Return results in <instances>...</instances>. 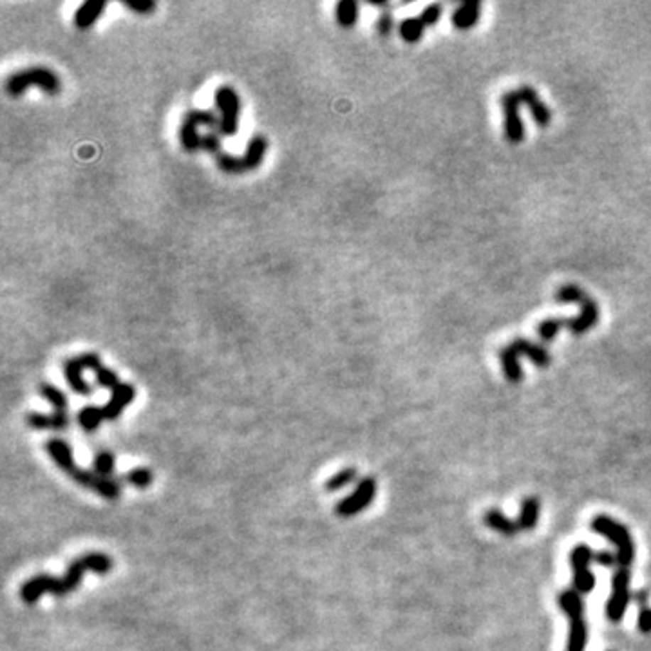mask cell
Here are the masks:
<instances>
[{
	"label": "cell",
	"instance_id": "cell-1",
	"mask_svg": "<svg viewBox=\"0 0 651 651\" xmlns=\"http://www.w3.org/2000/svg\"><path fill=\"white\" fill-rule=\"evenodd\" d=\"M112 570V559L104 552H91L85 556L78 557L76 561H72L69 564L68 572L62 577H53L40 574V576L31 577L29 581H26L20 588V597L22 601L28 604L36 603L44 593H53L56 597H65L71 592H75L76 588L80 586L84 574H109Z\"/></svg>",
	"mask_w": 651,
	"mask_h": 651
},
{
	"label": "cell",
	"instance_id": "cell-2",
	"mask_svg": "<svg viewBox=\"0 0 651 651\" xmlns=\"http://www.w3.org/2000/svg\"><path fill=\"white\" fill-rule=\"evenodd\" d=\"M559 606L564 615L570 619L566 651H584L588 642V628L584 620V603L581 593L576 590H566L559 593Z\"/></svg>",
	"mask_w": 651,
	"mask_h": 651
},
{
	"label": "cell",
	"instance_id": "cell-3",
	"mask_svg": "<svg viewBox=\"0 0 651 651\" xmlns=\"http://www.w3.org/2000/svg\"><path fill=\"white\" fill-rule=\"evenodd\" d=\"M592 530H596L604 539L612 541L615 544L619 566L628 568L633 563V559H635V543H633L630 530L624 524H620L613 517L596 516L592 520Z\"/></svg>",
	"mask_w": 651,
	"mask_h": 651
},
{
	"label": "cell",
	"instance_id": "cell-4",
	"mask_svg": "<svg viewBox=\"0 0 651 651\" xmlns=\"http://www.w3.org/2000/svg\"><path fill=\"white\" fill-rule=\"evenodd\" d=\"M31 85H36V87H40L51 96L58 95L60 89H62V82H60V78L51 69L29 68L24 69V71L13 72L8 78V82H6V91L11 96H20Z\"/></svg>",
	"mask_w": 651,
	"mask_h": 651
},
{
	"label": "cell",
	"instance_id": "cell-5",
	"mask_svg": "<svg viewBox=\"0 0 651 651\" xmlns=\"http://www.w3.org/2000/svg\"><path fill=\"white\" fill-rule=\"evenodd\" d=\"M268 141L264 136H254L248 144L247 152L237 158V156L221 154L217 156V167L227 174H242V172L255 171L264 159L267 154Z\"/></svg>",
	"mask_w": 651,
	"mask_h": 651
},
{
	"label": "cell",
	"instance_id": "cell-6",
	"mask_svg": "<svg viewBox=\"0 0 651 651\" xmlns=\"http://www.w3.org/2000/svg\"><path fill=\"white\" fill-rule=\"evenodd\" d=\"M215 107L219 109V134L234 136L239 127V112H241V98L237 91L230 85H221L214 95Z\"/></svg>",
	"mask_w": 651,
	"mask_h": 651
},
{
	"label": "cell",
	"instance_id": "cell-7",
	"mask_svg": "<svg viewBox=\"0 0 651 651\" xmlns=\"http://www.w3.org/2000/svg\"><path fill=\"white\" fill-rule=\"evenodd\" d=\"M102 365L104 364H102V360H99V357L96 353H84L80 355V357L69 358L64 364L65 380H68L69 387H71L76 394L89 397V394L92 393V385L84 378V371H96L98 367H102Z\"/></svg>",
	"mask_w": 651,
	"mask_h": 651
},
{
	"label": "cell",
	"instance_id": "cell-8",
	"mask_svg": "<svg viewBox=\"0 0 651 651\" xmlns=\"http://www.w3.org/2000/svg\"><path fill=\"white\" fill-rule=\"evenodd\" d=\"M199 125L208 129H219V118L212 111H190L185 114L179 139L187 152H198L201 149V136L198 134Z\"/></svg>",
	"mask_w": 651,
	"mask_h": 651
},
{
	"label": "cell",
	"instance_id": "cell-9",
	"mask_svg": "<svg viewBox=\"0 0 651 651\" xmlns=\"http://www.w3.org/2000/svg\"><path fill=\"white\" fill-rule=\"evenodd\" d=\"M377 488L378 485L375 478H362V481L357 485L353 494H350L348 497L338 501L337 508H335V514L340 517H353L357 516V514L364 512L365 508L373 503L375 496H377Z\"/></svg>",
	"mask_w": 651,
	"mask_h": 651
},
{
	"label": "cell",
	"instance_id": "cell-10",
	"mask_svg": "<svg viewBox=\"0 0 651 651\" xmlns=\"http://www.w3.org/2000/svg\"><path fill=\"white\" fill-rule=\"evenodd\" d=\"M593 550L588 544H577L570 554V563L574 570V590L581 596L590 593L596 588V576L590 570L593 561Z\"/></svg>",
	"mask_w": 651,
	"mask_h": 651
},
{
	"label": "cell",
	"instance_id": "cell-11",
	"mask_svg": "<svg viewBox=\"0 0 651 651\" xmlns=\"http://www.w3.org/2000/svg\"><path fill=\"white\" fill-rule=\"evenodd\" d=\"M630 570L619 566L612 579V597L606 603V617L612 623H619L626 615L628 604H630Z\"/></svg>",
	"mask_w": 651,
	"mask_h": 651
},
{
	"label": "cell",
	"instance_id": "cell-12",
	"mask_svg": "<svg viewBox=\"0 0 651 651\" xmlns=\"http://www.w3.org/2000/svg\"><path fill=\"white\" fill-rule=\"evenodd\" d=\"M521 96L517 91H507L501 96V107H503V124L505 138L510 144H521L524 139V124L520 114Z\"/></svg>",
	"mask_w": 651,
	"mask_h": 651
},
{
	"label": "cell",
	"instance_id": "cell-13",
	"mask_svg": "<svg viewBox=\"0 0 651 651\" xmlns=\"http://www.w3.org/2000/svg\"><path fill=\"white\" fill-rule=\"evenodd\" d=\"M68 476L71 478L72 481H76L78 485H82V487L89 488V490L96 493L98 496L105 497V500H118L119 493H122V485L116 480L99 476V474L96 473H89V470H82L78 465H76Z\"/></svg>",
	"mask_w": 651,
	"mask_h": 651
},
{
	"label": "cell",
	"instance_id": "cell-14",
	"mask_svg": "<svg viewBox=\"0 0 651 651\" xmlns=\"http://www.w3.org/2000/svg\"><path fill=\"white\" fill-rule=\"evenodd\" d=\"M581 313L574 318H564V328L572 331L574 335H583L599 322V306L592 297H586L579 304Z\"/></svg>",
	"mask_w": 651,
	"mask_h": 651
},
{
	"label": "cell",
	"instance_id": "cell-15",
	"mask_svg": "<svg viewBox=\"0 0 651 651\" xmlns=\"http://www.w3.org/2000/svg\"><path fill=\"white\" fill-rule=\"evenodd\" d=\"M517 92H520L521 96V104L530 111V116H532L534 122H536L539 127L550 125V122H552V111L544 105V102L541 99V96L537 95L536 89L530 87V85H521V87L517 89Z\"/></svg>",
	"mask_w": 651,
	"mask_h": 651
},
{
	"label": "cell",
	"instance_id": "cell-16",
	"mask_svg": "<svg viewBox=\"0 0 651 651\" xmlns=\"http://www.w3.org/2000/svg\"><path fill=\"white\" fill-rule=\"evenodd\" d=\"M134 397H136L134 385L124 384V382H122L119 385H116L114 389L111 391V398H109V402L104 405L105 420H109V421L118 420V418L122 416V413H124L125 407H127V405L134 400Z\"/></svg>",
	"mask_w": 651,
	"mask_h": 651
},
{
	"label": "cell",
	"instance_id": "cell-17",
	"mask_svg": "<svg viewBox=\"0 0 651 651\" xmlns=\"http://www.w3.org/2000/svg\"><path fill=\"white\" fill-rule=\"evenodd\" d=\"M45 451H48L51 460L56 463V467H58L60 470H64L65 474H69L76 467L72 449L68 441L60 440V438H53V440H49L48 443H45Z\"/></svg>",
	"mask_w": 651,
	"mask_h": 651
},
{
	"label": "cell",
	"instance_id": "cell-18",
	"mask_svg": "<svg viewBox=\"0 0 651 651\" xmlns=\"http://www.w3.org/2000/svg\"><path fill=\"white\" fill-rule=\"evenodd\" d=\"M510 348H512L517 355H524V357L532 362L534 365H537V367H543L544 370V367H548V365L552 364V355L548 353L544 348H541V345L532 344L530 340H527V338H516V340L510 344Z\"/></svg>",
	"mask_w": 651,
	"mask_h": 651
},
{
	"label": "cell",
	"instance_id": "cell-19",
	"mask_svg": "<svg viewBox=\"0 0 651 651\" xmlns=\"http://www.w3.org/2000/svg\"><path fill=\"white\" fill-rule=\"evenodd\" d=\"M480 16L481 4L476 2V0H469V2H463V4L458 6V9L453 15V24L458 29H461V31H467V29L474 28L480 22Z\"/></svg>",
	"mask_w": 651,
	"mask_h": 651
},
{
	"label": "cell",
	"instance_id": "cell-20",
	"mask_svg": "<svg viewBox=\"0 0 651 651\" xmlns=\"http://www.w3.org/2000/svg\"><path fill=\"white\" fill-rule=\"evenodd\" d=\"M28 425L38 431H62L69 425L68 413H53V414H28Z\"/></svg>",
	"mask_w": 651,
	"mask_h": 651
},
{
	"label": "cell",
	"instance_id": "cell-21",
	"mask_svg": "<svg viewBox=\"0 0 651 651\" xmlns=\"http://www.w3.org/2000/svg\"><path fill=\"white\" fill-rule=\"evenodd\" d=\"M105 0H89L80 6L75 13V26L78 29H89L105 9Z\"/></svg>",
	"mask_w": 651,
	"mask_h": 651
},
{
	"label": "cell",
	"instance_id": "cell-22",
	"mask_svg": "<svg viewBox=\"0 0 651 651\" xmlns=\"http://www.w3.org/2000/svg\"><path fill=\"white\" fill-rule=\"evenodd\" d=\"M500 362L505 378H507L508 382L520 384V382L523 380V367H521L520 355L510 348V344L505 345L503 350L500 351Z\"/></svg>",
	"mask_w": 651,
	"mask_h": 651
},
{
	"label": "cell",
	"instance_id": "cell-23",
	"mask_svg": "<svg viewBox=\"0 0 651 651\" xmlns=\"http://www.w3.org/2000/svg\"><path fill=\"white\" fill-rule=\"evenodd\" d=\"M483 521L488 528H493V530H496V532H500L501 536L505 537H514L520 532L517 521H512L510 517H507L501 510H497V508L487 510Z\"/></svg>",
	"mask_w": 651,
	"mask_h": 651
},
{
	"label": "cell",
	"instance_id": "cell-24",
	"mask_svg": "<svg viewBox=\"0 0 651 651\" xmlns=\"http://www.w3.org/2000/svg\"><path fill=\"white\" fill-rule=\"evenodd\" d=\"M539 512H541L539 500L534 496L524 497V500L521 501L520 517H517V527H520V530H524V532H528V530H534L537 524V521H539Z\"/></svg>",
	"mask_w": 651,
	"mask_h": 651
},
{
	"label": "cell",
	"instance_id": "cell-25",
	"mask_svg": "<svg viewBox=\"0 0 651 651\" xmlns=\"http://www.w3.org/2000/svg\"><path fill=\"white\" fill-rule=\"evenodd\" d=\"M105 420L104 407L99 405H85L84 409L78 413V424L82 425V429L92 433L102 425V421Z\"/></svg>",
	"mask_w": 651,
	"mask_h": 651
},
{
	"label": "cell",
	"instance_id": "cell-26",
	"mask_svg": "<svg viewBox=\"0 0 651 651\" xmlns=\"http://www.w3.org/2000/svg\"><path fill=\"white\" fill-rule=\"evenodd\" d=\"M338 26L342 28H353L358 20V4L355 0H340L335 9Z\"/></svg>",
	"mask_w": 651,
	"mask_h": 651
},
{
	"label": "cell",
	"instance_id": "cell-27",
	"mask_svg": "<svg viewBox=\"0 0 651 651\" xmlns=\"http://www.w3.org/2000/svg\"><path fill=\"white\" fill-rule=\"evenodd\" d=\"M398 31H400V36L405 42L414 44V42L421 40V36H424L425 26L420 20V16H416V18H405L400 24V28H398Z\"/></svg>",
	"mask_w": 651,
	"mask_h": 651
},
{
	"label": "cell",
	"instance_id": "cell-28",
	"mask_svg": "<svg viewBox=\"0 0 651 651\" xmlns=\"http://www.w3.org/2000/svg\"><path fill=\"white\" fill-rule=\"evenodd\" d=\"M40 394L55 407V413H65V409H68V397L58 387L51 384H42L40 385Z\"/></svg>",
	"mask_w": 651,
	"mask_h": 651
},
{
	"label": "cell",
	"instance_id": "cell-29",
	"mask_svg": "<svg viewBox=\"0 0 651 651\" xmlns=\"http://www.w3.org/2000/svg\"><path fill=\"white\" fill-rule=\"evenodd\" d=\"M355 480H357V469L350 467V469L340 470V473H337L335 476H331L330 480L326 481V490H328V493H337L340 488L353 483Z\"/></svg>",
	"mask_w": 651,
	"mask_h": 651
},
{
	"label": "cell",
	"instance_id": "cell-30",
	"mask_svg": "<svg viewBox=\"0 0 651 651\" xmlns=\"http://www.w3.org/2000/svg\"><path fill=\"white\" fill-rule=\"evenodd\" d=\"M586 297L588 295L584 294L579 286H576V284H564V286H561L559 290L556 291V295H554V298H556L557 302H561V304H572V302L581 304Z\"/></svg>",
	"mask_w": 651,
	"mask_h": 651
},
{
	"label": "cell",
	"instance_id": "cell-31",
	"mask_svg": "<svg viewBox=\"0 0 651 651\" xmlns=\"http://www.w3.org/2000/svg\"><path fill=\"white\" fill-rule=\"evenodd\" d=\"M561 328H564V318H547L539 324L537 333H539L541 340L550 342L556 338V335L559 333Z\"/></svg>",
	"mask_w": 651,
	"mask_h": 651
},
{
	"label": "cell",
	"instance_id": "cell-32",
	"mask_svg": "<svg viewBox=\"0 0 651 651\" xmlns=\"http://www.w3.org/2000/svg\"><path fill=\"white\" fill-rule=\"evenodd\" d=\"M95 473L104 478H111V474L114 473V456L107 451L96 454L95 458Z\"/></svg>",
	"mask_w": 651,
	"mask_h": 651
},
{
	"label": "cell",
	"instance_id": "cell-33",
	"mask_svg": "<svg viewBox=\"0 0 651 651\" xmlns=\"http://www.w3.org/2000/svg\"><path fill=\"white\" fill-rule=\"evenodd\" d=\"M154 476L149 469H132L131 473L125 474V481L132 485L136 488H147L152 483Z\"/></svg>",
	"mask_w": 651,
	"mask_h": 651
},
{
	"label": "cell",
	"instance_id": "cell-34",
	"mask_svg": "<svg viewBox=\"0 0 651 651\" xmlns=\"http://www.w3.org/2000/svg\"><path fill=\"white\" fill-rule=\"evenodd\" d=\"M95 375H96V382H98V385H102V387H107V389H111V391L114 389L116 385L122 384L118 378V375H116L112 370H109V367H105V365L98 367V370L95 371Z\"/></svg>",
	"mask_w": 651,
	"mask_h": 651
},
{
	"label": "cell",
	"instance_id": "cell-35",
	"mask_svg": "<svg viewBox=\"0 0 651 651\" xmlns=\"http://www.w3.org/2000/svg\"><path fill=\"white\" fill-rule=\"evenodd\" d=\"M201 149L203 151L210 152V154L221 156V138L217 132H207L201 136Z\"/></svg>",
	"mask_w": 651,
	"mask_h": 651
},
{
	"label": "cell",
	"instance_id": "cell-36",
	"mask_svg": "<svg viewBox=\"0 0 651 651\" xmlns=\"http://www.w3.org/2000/svg\"><path fill=\"white\" fill-rule=\"evenodd\" d=\"M440 18H441V6L440 4L427 6V8H425L420 15V20L424 22L425 28H427V26L438 24V20Z\"/></svg>",
	"mask_w": 651,
	"mask_h": 651
},
{
	"label": "cell",
	"instance_id": "cell-37",
	"mask_svg": "<svg viewBox=\"0 0 651 651\" xmlns=\"http://www.w3.org/2000/svg\"><path fill=\"white\" fill-rule=\"evenodd\" d=\"M593 561H596L599 566H604V568H613L619 564V557H617V554L610 552V550H601V552H596L593 554Z\"/></svg>",
	"mask_w": 651,
	"mask_h": 651
},
{
	"label": "cell",
	"instance_id": "cell-38",
	"mask_svg": "<svg viewBox=\"0 0 651 651\" xmlns=\"http://www.w3.org/2000/svg\"><path fill=\"white\" fill-rule=\"evenodd\" d=\"M124 4L132 11L139 13V15H149L156 9V2H152V0H139V2L132 0V2H124Z\"/></svg>",
	"mask_w": 651,
	"mask_h": 651
},
{
	"label": "cell",
	"instance_id": "cell-39",
	"mask_svg": "<svg viewBox=\"0 0 651 651\" xmlns=\"http://www.w3.org/2000/svg\"><path fill=\"white\" fill-rule=\"evenodd\" d=\"M393 26H394L393 15H391V13H384V15H380V18H378V22H377V31L380 33L382 36H389L391 31H393Z\"/></svg>",
	"mask_w": 651,
	"mask_h": 651
},
{
	"label": "cell",
	"instance_id": "cell-40",
	"mask_svg": "<svg viewBox=\"0 0 651 651\" xmlns=\"http://www.w3.org/2000/svg\"><path fill=\"white\" fill-rule=\"evenodd\" d=\"M637 626L642 633H651V608H642L639 612Z\"/></svg>",
	"mask_w": 651,
	"mask_h": 651
}]
</instances>
